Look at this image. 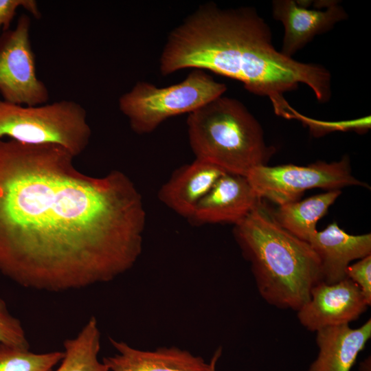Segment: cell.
Instances as JSON below:
<instances>
[{
  "instance_id": "6da1fadb",
  "label": "cell",
  "mask_w": 371,
  "mask_h": 371,
  "mask_svg": "<svg viewBox=\"0 0 371 371\" xmlns=\"http://www.w3.org/2000/svg\"><path fill=\"white\" fill-rule=\"evenodd\" d=\"M55 144L0 139V272L64 292L111 282L139 258L142 196L124 172H80Z\"/></svg>"
},
{
  "instance_id": "7a4b0ae2",
  "label": "cell",
  "mask_w": 371,
  "mask_h": 371,
  "mask_svg": "<svg viewBox=\"0 0 371 371\" xmlns=\"http://www.w3.org/2000/svg\"><path fill=\"white\" fill-rule=\"evenodd\" d=\"M209 70L241 82L246 90L268 97L275 113L294 119L284 97L300 84L319 102L331 97V75L324 66L305 63L277 51L268 24L250 7L201 5L168 34L159 59L162 76L184 69Z\"/></svg>"
},
{
  "instance_id": "3957f363",
  "label": "cell",
  "mask_w": 371,
  "mask_h": 371,
  "mask_svg": "<svg viewBox=\"0 0 371 371\" xmlns=\"http://www.w3.org/2000/svg\"><path fill=\"white\" fill-rule=\"evenodd\" d=\"M234 236L267 304L297 311L322 281L320 262L310 244L282 228L262 199L234 225Z\"/></svg>"
},
{
  "instance_id": "277c9868",
  "label": "cell",
  "mask_w": 371,
  "mask_h": 371,
  "mask_svg": "<svg viewBox=\"0 0 371 371\" xmlns=\"http://www.w3.org/2000/svg\"><path fill=\"white\" fill-rule=\"evenodd\" d=\"M188 134L196 159L226 173L245 177L267 165L274 148L267 145L263 130L247 107L221 95L188 114Z\"/></svg>"
},
{
  "instance_id": "5b68a950",
  "label": "cell",
  "mask_w": 371,
  "mask_h": 371,
  "mask_svg": "<svg viewBox=\"0 0 371 371\" xmlns=\"http://www.w3.org/2000/svg\"><path fill=\"white\" fill-rule=\"evenodd\" d=\"M91 135L87 112L74 101L27 106L0 99V139L58 145L76 157L87 148Z\"/></svg>"
},
{
  "instance_id": "8992f818",
  "label": "cell",
  "mask_w": 371,
  "mask_h": 371,
  "mask_svg": "<svg viewBox=\"0 0 371 371\" xmlns=\"http://www.w3.org/2000/svg\"><path fill=\"white\" fill-rule=\"evenodd\" d=\"M226 90L225 84L214 80L204 70L194 69L181 82L166 87L137 82L120 97L118 106L131 129L142 135L154 131L171 117L194 111Z\"/></svg>"
},
{
  "instance_id": "52a82bcc",
  "label": "cell",
  "mask_w": 371,
  "mask_h": 371,
  "mask_svg": "<svg viewBox=\"0 0 371 371\" xmlns=\"http://www.w3.org/2000/svg\"><path fill=\"white\" fill-rule=\"evenodd\" d=\"M245 177L260 199L279 206L299 201L311 188L333 190L351 186L368 187L352 175L347 156L337 161H319L305 166L260 165L251 169Z\"/></svg>"
},
{
  "instance_id": "ba28073f",
  "label": "cell",
  "mask_w": 371,
  "mask_h": 371,
  "mask_svg": "<svg viewBox=\"0 0 371 371\" xmlns=\"http://www.w3.org/2000/svg\"><path fill=\"white\" fill-rule=\"evenodd\" d=\"M30 25V17L21 14L14 29L0 35V94L10 103L37 106L45 104L49 95L36 75Z\"/></svg>"
},
{
  "instance_id": "9c48e42d",
  "label": "cell",
  "mask_w": 371,
  "mask_h": 371,
  "mask_svg": "<svg viewBox=\"0 0 371 371\" xmlns=\"http://www.w3.org/2000/svg\"><path fill=\"white\" fill-rule=\"evenodd\" d=\"M370 306L359 288L348 278L333 284L320 282L311 289L310 298L297 317L306 330L349 325Z\"/></svg>"
},
{
  "instance_id": "30bf717a",
  "label": "cell",
  "mask_w": 371,
  "mask_h": 371,
  "mask_svg": "<svg viewBox=\"0 0 371 371\" xmlns=\"http://www.w3.org/2000/svg\"><path fill=\"white\" fill-rule=\"evenodd\" d=\"M273 16L282 22L284 34L280 52L292 56L317 34L330 31L348 17L336 1L326 3V9H309L293 0H276L272 3Z\"/></svg>"
},
{
  "instance_id": "8fae6325",
  "label": "cell",
  "mask_w": 371,
  "mask_h": 371,
  "mask_svg": "<svg viewBox=\"0 0 371 371\" xmlns=\"http://www.w3.org/2000/svg\"><path fill=\"white\" fill-rule=\"evenodd\" d=\"M261 200L244 176L225 173L188 218L194 225L242 222Z\"/></svg>"
},
{
  "instance_id": "7c38bea8",
  "label": "cell",
  "mask_w": 371,
  "mask_h": 371,
  "mask_svg": "<svg viewBox=\"0 0 371 371\" xmlns=\"http://www.w3.org/2000/svg\"><path fill=\"white\" fill-rule=\"evenodd\" d=\"M308 243L319 258L322 282L333 284L346 278L351 262L371 255V234L352 235L336 222L317 231Z\"/></svg>"
},
{
  "instance_id": "4fadbf2b",
  "label": "cell",
  "mask_w": 371,
  "mask_h": 371,
  "mask_svg": "<svg viewBox=\"0 0 371 371\" xmlns=\"http://www.w3.org/2000/svg\"><path fill=\"white\" fill-rule=\"evenodd\" d=\"M116 353L102 361L109 371H208L209 363L200 356L176 346L153 350L137 349L109 337Z\"/></svg>"
},
{
  "instance_id": "5bb4252c",
  "label": "cell",
  "mask_w": 371,
  "mask_h": 371,
  "mask_svg": "<svg viewBox=\"0 0 371 371\" xmlns=\"http://www.w3.org/2000/svg\"><path fill=\"white\" fill-rule=\"evenodd\" d=\"M225 173L211 163L195 159L177 169L161 186L157 196L168 208L188 219L199 202Z\"/></svg>"
},
{
  "instance_id": "9a60e30c",
  "label": "cell",
  "mask_w": 371,
  "mask_h": 371,
  "mask_svg": "<svg viewBox=\"0 0 371 371\" xmlns=\"http://www.w3.org/2000/svg\"><path fill=\"white\" fill-rule=\"evenodd\" d=\"M371 337V319L352 328L349 325L316 332L318 352L306 371H350Z\"/></svg>"
},
{
  "instance_id": "2e32d148",
  "label": "cell",
  "mask_w": 371,
  "mask_h": 371,
  "mask_svg": "<svg viewBox=\"0 0 371 371\" xmlns=\"http://www.w3.org/2000/svg\"><path fill=\"white\" fill-rule=\"evenodd\" d=\"M341 194V190H328L302 201L280 205L276 211L272 210V213L282 228L308 243L317 231V221L326 214Z\"/></svg>"
},
{
  "instance_id": "e0dca14e",
  "label": "cell",
  "mask_w": 371,
  "mask_h": 371,
  "mask_svg": "<svg viewBox=\"0 0 371 371\" xmlns=\"http://www.w3.org/2000/svg\"><path fill=\"white\" fill-rule=\"evenodd\" d=\"M64 357L55 371H109L98 359L100 331L91 316L78 335L63 343Z\"/></svg>"
},
{
  "instance_id": "ac0fdd59",
  "label": "cell",
  "mask_w": 371,
  "mask_h": 371,
  "mask_svg": "<svg viewBox=\"0 0 371 371\" xmlns=\"http://www.w3.org/2000/svg\"><path fill=\"white\" fill-rule=\"evenodd\" d=\"M64 351L34 353L0 342V371H53Z\"/></svg>"
},
{
  "instance_id": "d6986e66",
  "label": "cell",
  "mask_w": 371,
  "mask_h": 371,
  "mask_svg": "<svg viewBox=\"0 0 371 371\" xmlns=\"http://www.w3.org/2000/svg\"><path fill=\"white\" fill-rule=\"evenodd\" d=\"M0 342L21 348L30 344L21 321L13 316L5 302L0 297Z\"/></svg>"
},
{
  "instance_id": "ffe728a7",
  "label": "cell",
  "mask_w": 371,
  "mask_h": 371,
  "mask_svg": "<svg viewBox=\"0 0 371 371\" xmlns=\"http://www.w3.org/2000/svg\"><path fill=\"white\" fill-rule=\"evenodd\" d=\"M297 120L306 124L314 135H322L335 131H367L370 127V117L343 122H322L312 120L299 113Z\"/></svg>"
},
{
  "instance_id": "44dd1931",
  "label": "cell",
  "mask_w": 371,
  "mask_h": 371,
  "mask_svg": "<svg viewBox=\"0 0 371 371\" xmlns=\"http://www.w3.org/2000/svg\"><path fill=\"white\" fill-rule=\"evenodd\" d=\"M346 277L361 290L368 304H371V255L350 264L346 270Z\"/></svg>"
},
{
  "instance_id": "7402d4cb",
  "label": "cell",
  "mask_w": 371,
  "mask_h": 371,
  "mask_svg": "<svg viewBox=\"0 0 371 371\" xmlns=\"http://www.w3.org/2000/svg\"><path fill=\"white\" fill-rule=\"evenodd\" d=\"M20 7L25 9L35 18H41V13L34 0H0V32L1 30L4 32L10 29V23Z\"/></svg>"
},
{
  "instance_id": "603a6c76",
  "label": "cell",
  "mask_w": 371,
  "mask_h": 371,
  "mask_svg": "<svg viewBox=\"0 0 371 371\" xmlns=\"http://www.w3.org/2000/svg\"><path fill=\"white\" fill-rule=\"evenodd\" d=\"M222 354V348H218L214 352L210 362H209V370L208 371H216V363L221 357Z\"/></svg>"
},
{
  "instance_id": "cb8c5ba5",
  "label": "cell",
  "mask_w": 371,
  "mask_h": 371,
  "mask_svg": "<svg viewBox=\"0 0 371 371\" xmlns=\"http://www.w3.org/2000/svg\"><path fill=\"white\" fill-rule=\"evenodd\" d=\"M360 371H370V358H367L360 363Z\"/></svg>"
}]
</instances>
